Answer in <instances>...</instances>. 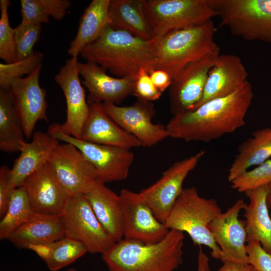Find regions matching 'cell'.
<instances>
[{
  "label": "cell",
  "instance_id": "1",
  "mask_svg": "<svg viewBox=\"0 0 271 271\" xmlns=\"http://www.w3.org/2000/svg\"><path fill=\"white\" fill-rule=\"evenodd\" d=\"M253 93L247 80L232 94L208 101L194 110L173 115L166 125L170 137L210 142L245 124Z\"/></svg>",
  "mask_w": 271,
  "mask_h": 271
},
{
  "label": "cell",
  "instance_id": "2",
  "mask_svg": "<svg viewBox=\"0 0 271 271\" xmlns=\"http://www.w3.org/2000/svg\"><path fill=\"white\" fill-rule=\"evenodd\" d=\"M157 43V38L144 40L108 25L80 55L118 78L134 80L142 68L149 73L155 69Z\"/></svg>",
  "mask_w": 271,
  "mask_h": 271
},
{
  "label": "cell",
  "instance_id": "3",
  "mask_svg": "<svg viewBox=\"0 0 271 271\" xmlns=\"http://www.w3.org/2000/svg\"><path fill=\"white\" fill-rule=\"evenodd\" d=\"M184 239L174 229L154 244L123 238L101 257L109 271H173L183 262Z\"/></svg>",
  "mask_w": 271,
  "mask_h": 271
},
{
  "label": "cell",
  "instance_id": "4",
  "mask_svg": "<svg viewBox=\"0 0 271 271\" xmlns=\"http://www.w3.org/2000/svg\"><path fill=\"white\" fill-rule=\"evenodd\" d=\"M212 20L171 31L158 39L155 69L167 72L173 79L186 65L219 50Z\"/></svg>",
  "mask_w": 271,
  "mask_h": 271
},
{
  "label": "cell",
  "instance_id": "5",
  "mask_svg": "<svg viewBox=\"0 0 271 271\" xmlns=\"http://www.w3.org/2000/svg\"><path fill=\"white\" fill-rule=\"evenodd\" d=\"M221 212L217 201L201 197L195 187L184 188L165 224L168 229L186 232L195 245H205L211 255L219 259L221 250L209 229V225Z\"/></svg>",
  "mask_w": 271,
  "mask_h": 271
},
{
  "label": "cell",
  "instance_id": "6",
  "mask_svg": "<svg viewBox=\"0 0 271 271\" xmlns=\"http://www.w3.org/2000/svg\"><path fill=\"white\" fill-rule=\"evenodd\" d=\"M220 25L247 41L271 43V0H207Z\"/></svg>",
  "mask_w": 271,
  "mask_h": 271
},
{
  "label": "cell",
  "instance_id": "7",
  "mask_svg": "<svg viewBox=\"0 0 271 271\" xmlns=\"http://www.w3.org/2000/svg\"><path fill=\"white\" fill-rule=\"evenodd\" d=\"M143 3L158 39L171 31L198 26L217 16L207 0H143Z\"/></svg>",
  "mask_w": 271,
  "mask_h": 271
},
{
  "label": "cell",
  "instance_id": "8",
  "mask_svg": "<svg viewBox=\"0 0 271 271\" xmlns=\"http://www.w3.org/2000/svg\"><path fill=\"white\" fill-rule=\"evenodd\" d=\"M60 218L64 237L83 244L89 252L102 254L115 243L97 218L84 194L70 197Z\"/></svg>",
  "mask_w": 271,
  "mask_h": 271
},
{
  "label": "cell",
  "instance_id": "9",
  "mask_svg": "<svg viewBox=\"0 0 271 271\" xmlns=\"http://www.w3.org/2000/svg\"><path fill=\"white\" fill-rule=\"evenodd\" d=\"M48 132L58 141L75 146L94 168L96 180L105 184L127 178L134 160L130 150L83 141L62 132L53 124Z\"/></svg>",
  "mask_w": 271,
  "mask_h": 271
},
{
  "label": "cell",
  "instance_id": "10",
  "mask_svg": "<svg viewBox=\"0 0 271 271\" xmlns=\"http://www.w3.org/2000/svg\"><path fill=\"white\" fill-rule=\"evenodd\" d=\"M204 154V151L201 150L174 163L163 173L158 181L140 192L160 221L165 224L184 189L183 184L186 178Z\"/></svg>",
  "mask_w": 271,
  "mask_h": 271
},
{
  "label": "cell",
  "instance_id": "11",
  "mask_svg": "<svg viewBox=\"0 0 271 271\" xmlns=\"http://www.w3.org/2000/svg\"><path fill=\"white\" fill-rule=\"evenodd\" d=\"M119 195L122 206L124 239L151 244L164 238L169 229L157 218L140 192L123 189Z\"/></svg>",
  "mask_w": 271,
  "mask_h": 271
},
{
  "label": "cell",
  "instance_id": "12",
  "mask_svg": "<svg viewBox=\"0 0 271 271\" xmlns=\"http://www.w3.org/2000/svg\"><path fill=\"white\" fill-rule=\"evenodd\" d=\"M219 54L218 50L189 63L173 79L169 88L173 116L192 110L200 102L209 72Z\"/></svg>",
  "mask_w": 271,
  "mask_h": 271
},
{
  "label": "cell",
  "instance_id": "13",
  "mask_svg": "<svg viewBox=\"0 0 271 271\" xmlns=\"http://www.w3.org/2000/svg\"><path fill=\"white\" fill-rule=\"evenodd\" d=\"M102 104L108 115L122 129L134 136L141 146L151 147L170 137L166 126L153 122L156 111L151 102L138 99L128 106H119L111 103Z\"/></svg>",
  "mask_w": 271,
  "mask_h": 271
},
{
  "label": "cell",
  "instance_id": "14",
  "mask_svg": "<svg viewBox=\"0 0 271 271\" xmlns=\"http://www.w3.org/2000/svg\"><path fill=\"white\" fill-rule=\"evenodd\" d=\"M53 174L70 197L84 194L96 180L95 170L71 144H59L48 162Z\"/></svg>",
  "mask_w": 271,
  "mask_h": 271
},
{
  "label": "cell",
  "instance_id": "15",
  "mask_svg": "<svg viewBox=\"0 0 271 271\" xmlns=\"http://www.w3.org/2000/svg\"><path fill=\"white\" fill-rule=\"evenodd\" d=\"M41 68L42 64L31 74L14 80L7 90L28 139L33 135L38 121L48 120L46 91L39 84Z\"/></svg>",
  "mask_w": 271,
  "mask_h": 271
},
{
  "label": "cell",
  "instance_id": "16",
  "mask_svg": "<svg viewBox=\"0 0 271 271\" xmlns=\"http://www.w3.org/2000/svg\"><path fill=\"white\" fill-rule=\"evenodd\" d=\"M77 57H71L55 76L54 80L62 89L66 103V119L62 124L53 123L62 132L80 139L83 125L89 111L85 90L79 75Z\"/></svg>",
  "mask_w": 271,
  "mask_h": 271
},
{
  "label": "cell",
  "instance_id": "17",
  "mask_svg": "<svg viewBox=\"0 0 271 271\" xmlns=\"http://www.w3.org/2000/svg\"><path fill=\"white\" fill-rule=\"evenodd\" d=\"M246 205L243 200H237L209 225L214 241L221 250L219 259L222 262L248 263L245 221L238 218L239 212Z\"/></svg>",
  "mask_w": 271,
  "mask_h": 271
},
{
  "label": "cell",
  "instance_id": "18",
  "mask_svg": "<svg viewBox=\"0 0 271 271\" xmlns=\"http://www.w3.org/2000/svg\"><path fill=\"white\" fill-rule=\"evenodd\" d=\"M22 186L35 213L60 216L70 198L47 163L29 176Z\"/></svg>",
  "mask_w": 271,
  "mask_h": 271
},
{
  "label": "cell",
  "instance_id": "19",
  "mask_svg": "<svg viewBox=\"0 0 271 271\" xmlns=\"http://www.w3.org/2000/svg\"><path fill=\"white\" fill-rule=\"evenodd\" d=\"M82 84L87 89L88 105L93 103L120 104L133 95L134 80L127 78L114 77L106 70L95 63L86 61L78 63Z\"/></svg>",
  "mask_w": 271,
  "mask_h": 271
},
{
  "label": "cell",
  "instance_id": "20",
  "mask_svg": "<svg viewBox=\"0 0 271 271\" xmlns=\"http://www.w3.org/2000/svg\"><path fill=\"white\" fill-rule=\"evenodd\" d=\"M80 140L128 150L141 146L134 136L122 129L108 115L102 103L89 105Z\"/></svg>",
  "mask_w": 271,
  "mask_h": 271
},
{
  "label": "cell",
  "instance_id": "21",
  "mask_svg": "<svg viewBox=\"0 0 271 271\" xmlns=\"http://www.w3.org/2000/svg\"><path fill=\"white\" fill-rule=\"evenodd\" d=\"M247 76L240 57L219 54L209 72L202 98L193 110L208 101L232 94L247 81Z\"/></svg>",
  "mask_w": 271,
  "mask_h": 271
},
{
  "label": "cell",
  "instance_id": "22",
  "mask_svg": "<svg viewBox=\"0 0 271 271\" xmlns=\"http://www.w3.org/2000/svg\"><path fill=\"white\" fill-rule=\"evenodd\" d=\"M59 141L48 132L36 131L32 141L25 142L19 157L15 161L9 173V183L12 189L22 186L32 174L48 162Z\"/></svg>",
  "mask_w": 271,
  "mask_h": 271
},
{
  "label": "cell",
  "instance_id": "23",
  "mask_svg": "<svg viewBox=\"0 0 271 271\" xmlns=\"http://www.w3.org/2000/svg\"><path fill=\"white\" fill-rule=\"evenodd\" d=\"M97 218L115 242L123 239L122 213L119 195L96 180L84 194Z\"/></svg>",
  "mask_w": 271,
  "mask_h": 271
},
{
  "label": "cell",
  "instance_id": "24",
  "mask_svg": "<svg viewBox=\"0 0 271 271\" xmlns=\"http://www.w3.org/2000/svg\"><path fill=\"white\" fill-rule=\"evenodd\" d=\"M267 185L245 192L249 200L243 209L246 241H258L271 254V218L266 203Z\"/></svg>",
  "mask_w": 271,
  "mask_h": 271
},
{
  "label": "cell",
  "instance_id": "25",
  "mask_svg": "<svg viewBox=\"0 0 271 271\" xmlns=\"http://www.w3.org/2000/svg\"><path fill=\"white\" fill-rule=\"evenodd\" d=\"M108 25L144 40L157 38L154 29L147 18L143 0H110Z\"/></svg>",
  "mask_w": 271,
  "mask_h": 271
},
{
  "label": "cell",
  "instance_id": "26",
  "mask_svg": "<svg viewBox=\"0 0 271 271\" xmlns=\"http://www.w3.org/2000/svg\"><path fill=\"white\" fill-rule=\"evenodd\" d=\"M65 236L60 216L34 213L9 238L19 248L53 242Z\"/></svg>",
  "mask_w": 271,
  "mask_h": 271
},
{
  "label": "cell",
  "instance_id": "27",
  "mask_svg": "<svg viewBox=\"0 0 271 271\" xmlns=\"http://www.w3.org/2000/svg\"><path fill=\"white\" fill-rule=\"evenodd\" d=\"M229 170L228 181L231 182L248 169L258 166L271 157V128L254 131L238 146Z\"/></svg>",
  "mask_w": 271,
  "mask_h": 271
},
{
  "label": "cell",
  "instance_id": "28",
  "mask_svg": "<svg viewBox=\"0 0 271 271\" xmlns=\"http://www.w3.org/2000/svg\"><path fill=\"white\" fill-rule=\"evenodd\" d=\"M110 0H92L80 18L76 36L68 53L78 57L83 49L94 42L108 25V12Z\"/></svg>",
  "mask_w": 271,
  "mask_h": 271
},
{
  "label": "cell",
  "instance_id": "29",
  "mask_svg": "<svg viewBox=\"0 0 271 271\" xmlns=\"http://www.w3.org/2000/svg\"><path fill=\"white\" fill-rule=\"evenodd\" d=\"M28 249L35 252L51 271L68 266L88 252L83 244L66 237L51 243L31 245Z\"/></svg>",
  "mask_w": 271,
  "mask_h": 271
},
{
  "label": "cell",
  "instance_id": "30",
  "mask_svg": "<svg viewBox=\"0 0 271 271\" xmlns=\"http://www.w3.org/2000/svg\"><path fill=\"white\" fill-rule=\"evenodd\" d=\"M21 123L7 90L0 88V149L7 153L20 152L25 142Z\"/></svg>",
  "mask_w": 271,
  "mask_h": 271
},
{
  "label": "cell",
  "instance_id": "31",
  "mask_svg": "<svg viewBox=\"0 0 271 271\" xmlns=\"http://www.w3.org/2000/svg\"><path fill=\"white\" fill-rule=\"evenodd\" d=\"M34 213L24 188L21 186L14 189L7 211L0 221V239H9Z\"/></svg>",
  "mask_w": 271,
  "mask_h": 271
},
{
  "label": "cell",
  "instance_id": "32",
  "mask_svg": "<svg viewBox=\"0 0 271 271\" xmlns=\"http://www.w3.org/2000/svg\"><path fill=\"white\" fill-rule=\"evenodd\" d=\"M44 54L34 51L26 58L15 62L0 63V88L8 90L15 80L31 74L41 64Z\"/></svg>",
  "mask_w": 271,
  "mask_h": 271
},
{
  "label": "cell",
  "instance_id": "33",
  "mask_svg": "<svg viewBox=\"0 0 271 271\" xmlns=\"http://www.w3.org/2000/svg\"><path fill=\"white\" fill-rule=\"evenodd\" d=\"M231 183L232 188L240 193L268 185L271 183V160L246 171Z\"/></svg>",
  "mask_w": 271,
  "mask_h": 271
},
{
  "label": "cell",
  "instance_id": "34",
  "mask_svg": "<svg viewBox=\"0 0 271 271\" xmlns=\"http://www.w3.org/2000/svg\"><path fill=\"white\" fill-rule=\"evenodd\" d=\"M9 0L0 1V58L6 63L17 61L14 40V29L10 24Z\"/></svg>",
  "mask_w": 271,
  "mask_h": 271
},
{
  "label": "cell",
  "instance_id": "35",
  "mask_svg": "<svg viewBox=\"0 0 271 271\" xmlns=\"http://www.w3.org/2000/svg\"><path fill=\"white\" fill-rule=\"evenodd\" d=\"M41 25L21 22L14 28V40L17 61L24 59L33 53V47L38 41Z\"/></svg>",
  "mask_w": 271,
  "mask_h": 271
},
{
  "label": "cell",
  "instance_id": "36",
  "mask_svg": "<svg viewBox=\"0 0 271 271\" xmlns=\"http://www.w3.org/2000/svg\"><path fill=\"white\" fill-rule=\"evenodd\" d=\"M162 94L153 83L148 71L142 68L134 80L133 95L138 99L151 102L159 99Z\"/></svg>",
  "mask_w": 271,
  "mask_h": 271
},
{
  "label": "cell",
  "instance_id": "37",
  "mask_svg": "<svg viewBox=\"0 0 271 271\" xmlns=\"http://www.w3.org/2000/svg\"><path fill=\"white\" fill-rule=\"evenodd\" d=\"M22 21L31 25L49 22V15L40 0H21Z\"/></svg>",
  "mask_w": 271,
  "mask_h": 271
},
{
  "label": "cell",
  "instance_id": "38",
  "mask_svg": "<svg viewBox=\"0 0 271 271\" xmlns=\"http://www.w3.org/2000/svg\"><path fill=\"white\" fill-rule=\"evenodd\" d=\"M248 263L256 271H271V254L265 251L258 241L246 243Z\"/></svg>",
  "mask_w": 271,
  "mask_h": 271
},
{
  "label": "cell",
  "instance_id": "39",
  "mask_svg": "<svg viewBox=\"0 0 271 271\" xmlns=\"http://www.w3.org/2000/svg\"><path fill=\"white\" fill-rule=\"evenodd\" d=\"M10 169L3 166L0 168V217L5 215L10 202L12 189L9 183Z\"/></svg>",
  "mask_w": 271,
  "mask_h": 271
},
{
  "label": "cell",
  "instance_id": "40",
  "mask_svg": "<svg viewBox=\"0 0 271 271\" xmlns=\"http://www.w3.org/2000/svg\"><path fill=\"white\" fill-rule=\"evenodd\" d=\"M47 13L56 21L63 19L71 2L69 0H40Z\"/></svg>",
  "mask_w": 271,
  "mask_h": 271
},
{
  "label": "cell",
  "instance_id": "41",
  "mask_svg": "<svg viewBox=\"0 0 271 271\" xmlns=\"http://www.w3.org/2000/svg\"><path fill=\"white\" fill-rule=\"evenodd\" d=\"M149 74L154 84L162 93L169 88L172 83V78L165 71L154 69Z\"/></svg>",
  "mask_w": 271,
  "mask_h": 271
},
{
  "label": "cell",
  "instance_id": "42",
  "mask_svg": "<svg viewBox=\"0 0 271 271\" xmlns=\"http://www.w3.org/2000/svg\"><path fill=\"white\" fill-rule=\"evenodd\" d=\"M217 271H256L249 263H238L230 261H225Z\"/></svg>",
  "mask_w": 271,
  "mask_h": 271
},
{
  "label": "cell",
  "instance_id": "43",
  "mask_svg": "<svg viewBox=\"0 0 271 271\" xmlns=\"http://www.w3.org/2000/svg\"><path fill=\"white\" fill-rule=\"evenodd\" d=\"M209 258L207 255L200 248L197 257V271H210Z\"/></svg>",
  "mask_w": 271,
  "mask_h": 271
},
{
  "label": "cell",
  "instance_id": "44",
  "mask_svg": "<svg viewBox=\"0 0 271 271\" xmlns=\"http://www.w3.org/2000/svg\"><path fill=\"white\" fill-rule=\"evenodd\" d=\"M266 203L268 209L271 210V183L267 185V193L266 196Z\"/></svg>",
  "mask_w": 271,
  "mask_h": 271
},
{
  "label": "cell",
  "instance_id": "45",
  "mask_svg": "<svg viewBox=\"0 0 271 271\" xmlns=\"http://www.w3.org/2000/svg\"><path fill=\"white\" fill-rule=\"evenodd\" d=\"M66 271H77V270L75 268H70L67 269Z\"/></svg>",
  "mask_w": 271,
  "mask_h": 271
}]
</instances>
